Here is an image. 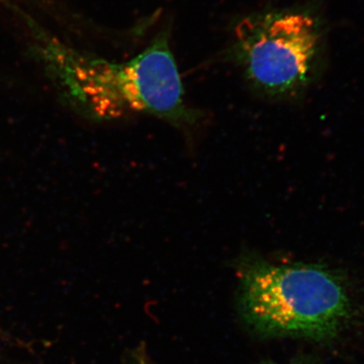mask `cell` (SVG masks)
<instances>
[{"mask_svg":"<svg viewBox=\"0 0 364 364\" xmlns=\"http://www.w3.org/2000/svg\"><path fill=\"white\" fill-rule=\"evenodd\" d=\"M43 54L69 97L92 116L147 114L176 127L191 126L200 117L184 100L181 74L165 36L122 63L88 56L59 41H49Z\"/></svg>","mask_w":364,"mask_h":364,"instance_id":"obj_1","label":"cell"},{"mask_svg":"<svg viewBox=\"0 0 364 364\" xmlns=\"http://www.w3.org/2000/svg\"><path fill=\"white\" fill-rule=\"evenodd\" d=\"M237 277L239 316L263 338H332L350 316L344 284L320 265L282 264L244 254Z\"/></svg>","mask_w":364,"mask_h":364,"instance_id":"obj_2","label":"cell"},{"mask_svg":"<svg viewBox=\"0 0 364 364\" xmlns=\"http://www.w3.org/2000/svg\"><path fill=\"white\" fill-rule=\"evenodd\" d=\"M235 36L237 58L261 93L284 98L305 85L318 44L312 16L296 11L247 16L236 26Z\"/></svg>","mask_w":364,"mask_h":364,"instance_id":"obj_3","label":"cell"},{"mask_svg":"<svg viewBox=\"0 0 364 364\" xmlns=\"http://www.w3.org/2000/svg\"><path fill=\"white\" fill-rule=\"evenodd\" d=\"M269 364H284V363H269ZM289 364H296V363H289Z\"/></svg>","mask_w":364,"mask_h":364,"instance_id":"obj_4","label":"cell"}]
</instances>
